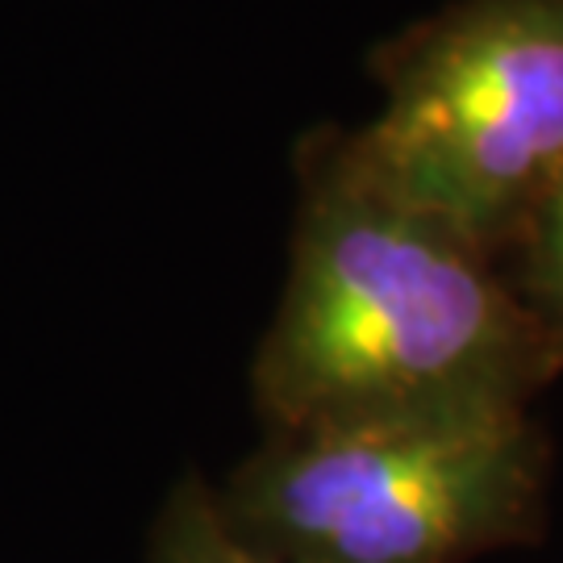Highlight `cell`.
Wrapping results in <instances>:
<instances>
[{
	"instance_id": "cell-3",
	"label": "cell",
	"mask_w": 563,
	"mask_h": 563,
	"mask_svg": "<svg viewBox=\"0 0 563 563\" xmlns=\"http://www.w3.org/2000/svg\"><path fill=\"white\" fill-rule=\"evenodd\" d=\"M397 205L488 255L563 176V0H463L388 63L380 113L334 146Z\"/></svg>"
},
{
	"instance_id": "cell-4",
	"label": "cell",
	"mask_w": 563,
	"mask_h": 563,
	"mask_svg": "<svg viewBox=\"0 0 563 563\" xmlns=\"http://www.w3.org/2000/svg\"><path fill=\"white\" fill-rule=\"evenodd\" d=\"M142 563H276L242 539L218 509L213 484H205L197 472L176 481V488L163 497L146 560Z\"/></svg>"
},
{
	"instance_id": "cell-1",
	"label": "cell",
	"mask_w": 563,
	"mask_h": 563,
	"mask_svg": "<svg viewBox=\"0 0 563 563\" xmlns=\"http://www.w3.org/2000/svg\"><path fill=\"white\" fill-rule=\"evenodd\" d=\"M560 372V346L497 255L367 188L322 151L276 318L251 363L267 434L530 409Z\"/></svg>"
},
{
	"instance_id": "cell-2",
	"label": "cell",
	"mask_w": 563,
	"mask_h": 563,
	"mask_svg": "<svg viewBox=\"0 0 563 563\" xmlns=\"http://www.w3.org/2000/svg\"><path fill=\"white\" fill-rule=\"evenodd\" d=\"M551 443L530 409L272 430L218 509L276 563H476L547 530Z\"/></svg>"
},
{
	"instance_id": "cell-5",
	"label": "cell",
	"mask_w": 563,
	"mask_h": 563,
	"mask_svg": "<svg viewBox=\"0 0 563 563\" xmlns=\"http://www.w3.org/2000/svg\"><path fill=\"white\" fill-rule=\"evenodd\" d=\"M514 284L563 355V176L526 230L522 272Z\"/></svg>"
}]
</instances>
